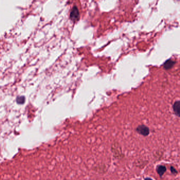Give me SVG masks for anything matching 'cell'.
Returning a JSON list of instances; mask_svg holds the SVG:
<instances>
[{
	"label": "cell",
	"mask_w": 180,
	"mask_h": 180,
	"mask_svg": "<svg viewBox=\"0 0 180 180\" xmlns=\"http://www.w3.org/2000/svg\"><path fill=\"white\" fill-rule=\"evenodd\" d=\"M136 131L140 134L144 136H146L150 134V129L148 127L144 125H139L136 128Z\"/></svg>",
	"instance_id": "1"
},
{
	"label": "cell",
	"mask_w": 180,
	"mask_h": 180,
	"mask_svg": "<svg viewBox=\"0 0 180 180\" xmlns=\"http://www.w3.org/2000/svg\"><path fill=\"white\" fill-rule=\"evenodd\" d=\"M70 19L74 21H77L79 19V13L78 9L76 7H74L73 8L70 13Z\"/></svg>",
	"instance_id": "2"
},
{
	"label": "cell",
	"mask_w": 180,
	"mask_h": 180,
	"mask_svg": "<svg viewBox=\"0 0 180 180\" xmlns=\"http://www.w3.org/2000/svg\"><path fill=\"white\" fill-rule=\"evenodd\" d=\"M156 172L160 177H162L166 171V168L163 165H159L156 167Z\"/></svg>",
	"instance_id": "3"
},
{
	"label": "cell",
	"mask_w": 180,
	"mask_h": 180,
	"mask_svg": "<svg viewBox=\"0 0 180 180\" xmlns=\"http://www.w3.org/2000/svg\"><path fill=\"white\" fill-rule=\"evenodd\" d=\"M175 62L171 59L168 60L164 64V68L165 69H171L175 64Z\"/></svg>",
	"instance_id": "4"
},
{
	"label": "cell",
	"mask_w": 180,
	"mask_h": 180,
	"mask_svg": "<svg viewBox=\"0 0 180 180\" xmlns=\"http://www.w3.org/2000/svg\"><path fill=\"white\" fill-rule=\"evenodd\" d=\"M173 109L174 110V112L176 115H177L178 117L179 116V101L178 100L174 102L173 106Z\"/></svg>",
	"instance_id": "5"
},
{
	"label": "cell",
	"mask_w": 180,
	"mask_h": 180,
	"mask_svg": "<svg viewBox=\"0 0 180 180\" xmlns=\"http://www.w3.org/2000/svg\"><path fill=\"white\" fill-rule=\"evenodd\" d=\"M171 172L172 173H173V174H176L177 173V171L176 170V169L175 168H174L173 166L171 167Z\"/></svg>",
	"instance_id": "6"
},
{
	"label": "cell",
	"mask_w": 180,
	"mask_h": 180,
	"mask_svg": "<svg viewBox=\"0 0 180 180\" xmlns=\"http://www.w3.org/2000/svg\"><path fill=\"white\" fill-rule=\"evenodd\" d=\"M145 180H153V179L151 178H145Z\"/></svg>",
	"instance_id": "7"
}]
</instances>
